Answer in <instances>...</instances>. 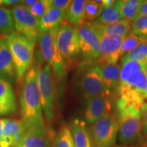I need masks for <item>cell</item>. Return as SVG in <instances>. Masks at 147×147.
I'll return each instance as SVG.
<instances>
[{"instance_id": "1", "label": "cell", "mask_w": 147, "mask_h": 147, "mask_svg": "<svg viewBox=\"0 0 147 147\" xmlns=\"http://www.w3.org/2000/svg\"><path fill=\"white\" fill-rule=\"evenodd\" d=\"M42 61L36 59L24 76L20 90L22 121L26 131L46 125L44 121L38 84V70Z\"/></svg>"}, {"instance_id": "2", "label": "cell", "mask_w": 147, "mask_h": 147, "mask_svg": "<svg viewBox=\"0 0 147 147\" xmlns=\"http://www.w3.org/2000/svg\"><path fill=\"white\" fill-rule=\"evenodd\" d=\"M119 141L125 145L140 142L142 138V110L121 99L116 102Z\"/></svg>"}, {"instance_id": "3", "label": "cell", "mask_w": 147, "mask_h": 147, "mask_svg": "<svg viewBox=\"0 0 147 147\" xmlns=\"http://www.w3.org/2000/svg\"><path fill=\"white\" fill-rule=\"evenodd\" d=\"M6 40L16 69L17 83L20 84L34 62L35 42L16 32L8 35Z\"/></svg>"}, {"instance_id": "4", "label": "cell", "mask_w": 147, "mask_h": 147, "mask_svg": "<svg viewBox=\"0 0 147 147\" xmlns=\"http://www.w3.org/2000/svg\"><path fill=\"white\" fill-rule=\"evenodd\" d=\"M59 27L42 32L38 40L42 57L51 66L58 81L65 77L70 64L63 58L57 46L56 37Z\"/></svg>"}, {"instance_id": "5", "label": "cell", "mask_w": 147, "mask_h": 147, "mask_svg": "<svg viewBox=\"0 0 147 147\" xmlns=\"http://www.w3.org/2000/svg\"><path fill=\"white\" fill-rule=\"evenodd\" d=\"M53 72L49 64L40 65L38 70V84L42 112L48 121L54 118L55 85Z\"/></svg>"}, {"instance_id": "6", "label": "cell", "mask_w": 147, "mask_h": 147, "mask_svg": "<svg viewBox=\"0 0 147 147\" xmlns=\"http://www.w3.org/2000/svg\"><path fill=\"white\" fill-rule=\"evenodd\" d=\"M119 131L117 119L108 114L92 124L90 129L95 147H112L117 140Z\"/></svg>"}, {"instance_id": "7", "label": "cell", "mask_w": 147, "mask_h": 147, "mask_svg": "<svg viewBox=\"0 0 147 147\" xmlns=\"http://www.w3.org/2000/svg\"><path fill=\"white\" fill-rule=\"evenodd\" d=\"M78 86L79 91L85 99L99 95L109 96L110 95L104 82L102 68L99 64L91 65L84 71L79 80Z\"/></svg>"}, {"instance_id": "8", "label": "cell", "mask_w": 147, "mask_h": 147, "mask_svg": "<svg viewBox=\"0 0 147 147\" xmlns=\"http://www.w3.org/2000/svg\"><path fill=\"white\" fill-rule=\"evenodd\" d=\"M11 12L16 32L34 42L38 41L42 33L40 29L39 21L30 13L29 9L21 3L12 6Z\"/></svg>"}, {"instance_id": "9", "label": "cell", "mask_w": 147, "mask_h": 147, "mask_svg": "<svg viewBox=\"0 0 147 147\" xmlns=\"http://www.w3.org/2000/svg\"><path fill=\"white\" fill-rule=\"evenodd\" d=\"M56 43L61 54L69 63L80 54L79 37L76 27L70 23H63L59 28Z\"/></svg>"}, {"instance_id": "10", "label": "cell", "mask_w": 147, "mask_h": 147, "mask_svg": "<svg viewBox=\"0 0 147 147\" xmlns=\"http://www.w3.org/2000/svg\"><path fill=\"white\" fill-rule=\"evenodd\" d=\"M79 37L80 55L87 62L97 60L100 57L99 37L90 23H84L76 27Z\"/></svg>"}, {"instance_id": "11", "label": "cell", "mask_w": 147, "mask_h": 147, "mask_svg": "<svg viewBox=\"0 0 147 147\" xmlns=\"http://www.w3.org/2000/svg\"><path fill=\"white\" fill-rule=\"evenodd\" d=\"M56 134L47 126L37 127L26 131L15 147H47L54 142Z\"/></svg>"}, {"instance_id": "12", "label": "cell", "mask_w": 147, "mask_h": 147, "mask_svg": "<svg viewBox=\"0 0 147 147\" xmlns=\"http://www.w3.org/2000/svg\"><path fill=\"white\" fill-rule=\"evenodd\" d=\"M112 104L109 96L99 95L87 99L84 110L85 123L93 124L102 117L110 114Z\"/></svg>"}, {"instance_id": "13", "label": "cell", "mask_w": 147, "mask_h": 147, "mask_svg": "<svg viewBox=\"0 0 147 147\" xmlns=\"http://www.w3.org/2000/svg\"><path fill=\"white\" fill-rule=\"evenodd\" d=\"M100 43V57L97 62L100 66L104 64H116L119 59L117 51L125 36H102L97 35Z\"/></svg>"}, {"instance_id": "14", "label": "cell", "mask_w": 147, "mask_h": 147, "mask_svg": "<svg viewBox=\"0 0 147 147\" xmlns=\"http://www.w3.org/2000/svg\"><path fill=\"white\" fill-rule=\"evenodd\" d=\"M0 78L3 79L10 84L17 82L16 69L6 38L0 40Z\"/></svg>"}, {"instance_id": "15", "label": "cell", "mask_w": 147, "mask_h": 147, "mask_svg": "<svg viewBox=\"0 0 147 147\" xmlns=\"http://www.w3.org/2000/svg\"><path fill=\"white\" fill-rule=\"evenodd\" d=\"M16 110V97L12 85L0 78V116L14 113Z\"/></svg>"}, {"instance_id": "16", "label": "cell", "mask_w": 147, "mask_h": 147, "mask_svg": "<svg viewBox=\"0 0 147 147\" xmlns=\"http://www.w3.org/2000/svg\"><path fill=\"white\" fill-rule=\"evenodd\" d=\"M147 86V70L134 74L118 87L119 95L136 93L144 95Z\"/></svg>"}, {"instance_id": "17", "label": "cell", "mask_w": 147, "mask_h": 147, "mask_svg": "<svg viewBox=\"0 0 147 147\" xmlns=\"http://www.w3.org/2000/svg\"><path fill=\"white\" fill-rule=\"evenodd\" d=\"M74 142L76 147H95L91 131L87 128L85 121L75 119L69 125Z\"/></svg>"}, {"instance_id": "18", "label": "cell", "mask_w": 147, "mask_h": 147, "mask_svg": "<svg viewBox=\"0 0 147 147\" xmlns=\"http://www.w3.org/2000/svg\"><path fill=\"white\" fill-rule=\"evenodd\" d=\"M2 119V140L0 143V147H11V142L14 136L26 129L22 120Z\"/></svg>"}, {"instance_id": "19", "label": "cell", "mask_w": 147, "mask_h": 147, "mask_svg": "<svg viewBox=\"0 0 147 147\" xmlns=\"http://www.w3.org/2000/svg\"><path fill=\"white\" fill-rule=\"evenodd\" d=\"M65 18V12L49 6L39 21L40 31L44 32L55 27H59L63 23Z\"/></svg>"}, {"instance_id": "20", "label": "cell", "mask_w": 147, "mask_h": 147, "mask_svg": "<svg viewBox=\"0 0 147 147\" xmlns=\"http://www.w3.org/2000/svg\"><path fill=\"white\" fill-rule=\"evenodd\" d=\"M131 21L127 20H121L115 24L106 26H97L90 23L94 29L97 35L102 36H126L130 33L131 29Z\"/></svg>"}, {"instance_id": "21", "label": "cell", "mask_w": 147, "mask_h": 147, "mask_svg": "<svg viewBox=\"0 0 147 147\" xmlns=\"http://www.w3.org/2000/svg\"><path fill=\"white\" fill-rule=\"evenodd\" d=\"M104 82L111 94L119 87L121 66L118 63L104 64L101 65Z\"/></svg>"}, {"instance_id": "22", "label": "cell", "mask_w": 147, "mask_h": 147, "mask_svg": "<svg viewBox=\"0 0 147 147\" xmlns=\"http://www.w3.org/2000/svg\"><path fill=\"white\" fill-rule=\"evenodd\" d=\"M121 1H116L113 6L103 9L100 16L97 19L91 23L97 26H106L115 24L121 20L120 12Z\"/></svg>"}, {"instance_id": "23", "label": "cell", "mask_w": 147, "mask_h": 147, "mask_svg": "<svg viewBox=\"0 0 147 147\" xmlns=\"http://www.w3.org/2000/svg\"><path fill=\"white\" fill-rule=\"evenodd\" d=\"M85 0H74L65 12V18L74 27L85 23L84 11Z\"/></svg>"}, {"instance_id": "24", "label": "cell", "mask_w": 147, "mask_h": 147, "mask_svg": "<svg viewBox=\"0 0 147 147\" xmlns=\"http://www.w3.org/2000/svg\"><path fill=\"white\" fill-rule=\"evenodd\" d=\"M141 0H123L121 1L120 12L121 20L132 22L138 16Z\"/></svg>"}, {"instance_id": "25", "label": "cell", "mask_w": 147, "mask_h": 147, "mask_svg": "<svg viewBox=\"0 0 147 147\" xmlns=\"http://www.w3.org/2000/svg\"><path fill=\"white\" fill-rule=\"evenodd\" d=\"M144 70H147V65L140 62L135 61H126L121 62L119 84L125 81L131 75Z\"/></svg>"}, {"instance_id": "26", "label": "cell", "mask_w": 147, "mask_h": 147, "mask_svg": "<svg viewBox=\"0 0 147 147\" xmlns=\"http://www.w3.org/2000/svg\"><path fill=\"white\" fill-rule=\"evenodd\" d=\"M121 61H135L147 65V40H143L133 50L125 55Z\"/></svg>"}, {"instance_id": "27", "label": "cell", "mask_w": 147, "mask_h": 147, "mask_svg": "<svg viewBox=\"0 0 147 147\" xmlns=\"http://www.w3.org/2000/svg\"><path fill=\"white\" fill-rule=\"evenodd\" d=\"M14 30V22L11 10L0 7V33L8 36Z\"/></svg>"}, {"instance_id": "28", "label": "cell", "mask_w": 147, "mask_h": 147, "mask_svg": "<svg viewBox=\"0 0 147 147\" xmlns=\"http://www.w3.org/2000/svg\"><path fill=\"white\" fill-rule=\"evenodd\" d=\"M54 147H76L70 129L65 125H62L55 137Z\"/></svg>"}, {"instance_id": "29", "label": "cell", "mask_w": 147, "mask_h": 147, "mask_svg": "<svg viewBox=\"0 0 147 147\" xmlns=\"http://www.w3.org/2000/svg\"><path fill=\"white\" fill-rule=\"evenodd\" d=\"M144 39L140 37L136 36L134 33L130 32L129 34L125 37V39L123 41L122 44L119 47L118 51H117V57L120 59L126 55L127 53L130 52L136 48L140 42H142Z\"/></svg>"}, {"instance_id": "30", "label": "cell", "mask_w": 147, "mask_h": 147, "mask_svg": "<svg viewBox=\"0 0 147 147\" xmlns=\"http://www.w3.org/2000/svg\"><path fill=\"white\" fill-rule=\"evenodd\" d=\"M102 10V0L87 1L84 5V19L85 21H95L100 16Z\"/></svg>"}, {"instance_id": "31", "label": "cell", "mask_w": 147, "mask_h": 147, "mask_svg": "<svg viewBox=\"0 0 147 147\" xmlns=\"http://www.w3.org/2000/svg\"><path fill=\"white\" fill-rule=\"evenodd\" d=\"M132 33L147 40V16H138L131 23Z\"/></svg>"}, {"instance_id": "32", "label": "cell", "mask_w": 147, "mask_h": 147, "mask_svg": "<svg viewBox=\"0 0 147 147\" xmlns=\"http://www.w3.org/2000/svg\"><path fill=\"white\" fill-rule=\"evenodd\" d=\"M49 8V0H38L35 1L32 6L27 8L30 13L39 21Z\"/></svg>"}, {"instance_id": "33", "label": "cell", "mask_w": 147, "mask_h": 147, "mask_svg": "<svg viewBox=\"0 0 147 147\" xmlns=\"http://www.w3.org/2000/svg\"><path fill=\"white\" fill-rule=\"evenodd\" d=\"M71 3V0H49V6L65 12Z\"/></svg>"}, {"instance_id": "34", "label": "cell", "mask_w": 147, "mask_h": 147, "mask_svg": "<svg viewBox=\"0 0 147 147\" xmlns=\"http://www.w3.org/2000/svg\"><path fill=\"white\" fill-rule=\"evenodd\" d=\"M142 131L144 135H147V106L142 110Z\"/></svg>"}, {"instance_id": "35", "label": "cell", "mask_w": 147, "mask_h": 147, "mask_svg": "<svg viewBox=\"0 0 147 147\" xmlns=\"http://www.w3.org/2000/svg\"><path fill=\"white\" fill-rule=\"evenodd\" d=\"M138 16H147V0L142 1L141 3L139 9Z\"/></svg>"}, {"instance_id": "36", "label": "cell", "mask_w": 147, "mask_h": 147, "mask_svg": "<svg viewBox=\"0 0 147 147\" xmlns=\"http://www.w3.org/2000/svg\"><path fill=\"white\" fill-rule=\"evenodd\" d=\"M22 1L17 0H0V5H16L18 3L21 4Z\"/></svg>"}, {"instance_id": "37", "label": "cell", "mask_w": 147, "mask_h": 147, "mask_svg": "<svg viewBox=\"0 0 147 147\" xmlns=\"http://www.w3.org/2000/svg\"><path fill=\"white\" fill-rule=\"evenodd\" d=\"M115 2L116 1H115V0H102L103 9L113 6L115 3Z\"/></svg>"}, {"instance_id": "38", "label": "cell", "mask_w": 147, "mask_h": 147, "mask_svg": "<svg viewBox=\"0 0 147 147\" xmlns=\"http://www.w3.org/2000/svg\"><path fill=\"white\" fill-rule=\"evenodd\" d=\"M35 0H25V1H22L21 4L25 5L27 8H29L35 3Z\"/></svg>"}, {"instance_id": "39", "label": "cell", "mask_w": 147, "mask_h": 147, "mask_svg": "<svg viewBox=\"0 0 147 147\" xmlns=\"http://www.w3.org/2000/svg\"><path fill=\"white\" fill-rule=\"evenodd\" d=\"M2 123H3V119H0V143L1 142L2 140Z\"/></svg>"}, {"instance_id": "40", "label": "cell", "mask_w": 147, "mask_h": 147, "mask_svg": "<svg viewBox=\"0 0 147 147\" xmlns=\"http://www.w3.org/2000/svg\"><path fill=\"white\" fill-rule=\"evenodd\" d=\"M7 36H5V35L3 34H1V33H0V40H1V39H3V38H7Z\"/></svg>"}, {"instance_id": "41", "label": "cell", "mask_w": 147, "mask_h": 147, "mask_svg": "<svg viewBox=\"0 0 147 147\" xmlns=\"http://www.w3.org/2000/svg\"><path fill=\"white\" fill-rule=\"evenodd\" d=\"M144 95L145 98H146V100H147V86H146V89H145V91H144Z\"/></svg>"}, {"instance_id": "42", "label": "cell", "mask_w": 147, "mask_h": 147, "mask_svg": "<svg viewBox=\"0 0 147 147\" xmlns=\"http://www.w3.org/2000/svg\"><path fill=\"white\" fill-rule=\"evenodd\" d=\"M47 147H54V146H53V143H52V144H51L50 145H49V146H48Z\"/></svg>"}, {"instance_id": "43", "label": "cell", "mask_w": 147, "mask_h": 147, "mask_svg": "<svg viewBox=\"0 0 147 147\" xmlns=\"http://www.w3.org/2000/svg\"><path fill=\"white\" fill-rule=\"evenodd\" d=\"M116 147H129V146H116Z\"/></svg>"}, {"instance_id": "44", "label": "cell", "mask_w": 147, "mask_h": 147, "mask_svg": "<svg viewBox=\"0 0 147 147\" xmlns=\"http://www.w3.org/2000/svg\"><path fill=\"white\" fill-rule=\"evenodd\" d=\"M144 147H147V142L146 143V144H144Z\"/></svg>"}, {"instance_id": "45", "label": "cell", "mask_w": 147, "mask_h": 147, "mask_svg": "<svg viewBox=\"0 0 147 147\" xmlns=\"http://www.w3.org/2000/svg\"></svg>"}]
</instances>
